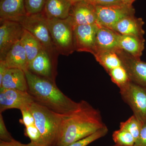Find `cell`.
<instances>
[{
  "mask_svg": "<svg viewBox=\"0 0 146 146\" xmlns=\"http://www.w3.org/2000/svg\"><path fill=\"white\" fill-rule=\"evenodd\" d=\"M131 81L146 87V62L121 49L116 51Z\"/></svg>",
  "mask_w": 146,
  "mask_h": 146,
  "instance_id": "30bf717a",
  "label": "cell"
},
{
  "mask_svg": "<svg viewBox=\"0 0 146 146\" xmlns=\"http://www.w3.org/2000/svg\"><path fill=\"white\" fill-rule=\"evenodd\" d=\"M108 74L110 77L112 82L116 84L119 89L127 85L131 81L123 65L113 69Z\"/></svg>",
  "mask_w": 146,
  "mask_h": 146,
  "instance_id": "603a6c76",
  "label": "cell"
},
{
  "mask_svg": "<svg viewBox=\"0 0 146 146\" xmlns=\"http://www.w3.org/2000/svg\"><path fill=\"white\" fill-rule=\"evenodd\" d=\"M143 125L133 115L125 121L120 123V128L125 129L131 133L136 141L139 137Z\"/></svg>",
  "mask_w": 146,
  "mask_h": 146,
  "instance_id": "cb8c5ba5",
  "label": "cell"
},
{
  "mask_svg": "<svg viewBox=\"0 0 146 146\" xmlns=\"http://www.w3.org/2000/svg\"><path fill=\"white\" fill-rule=\"evenodd\" d=\"M145 42L144 37L133 35L119 34L118 38V44L120 49L136 58H141L143 54Z\"/></svg>",
  "mask_w": 146,
  "mask_h": 146,
  "instance_id": "ffe728a7",
  "label": "cell"
},
{
  "mask_svg": "<svg viewBox=\"0 0 146 146\" xmlns=\"http://www.w3.org/2000/svg\"><path fill=\"white\" fill-rule=\"evenodd\" d=\"M98 28L97 24L74 25V42L75 51L79 52H88L94 54Z\"/></svg>",
  "mask_w": 146,
  "mask_h": 146,
  "instance_id": "8fae6325",
  "label": "cell"
},
{
  "mask_svg": "<svg viewBox=\"0 0 146 146\" xmlns=\"http://www.w3.org/2000/svg\"><path fill=\"white\" fill-rule=\"evenodd\" d=\"M123 146L120 145H117V144H115V145H112V146Z\"/></svg>",
  "mask_w": 146,
  "mask_h": 146,
  "instance_id": "74e56055",
  "label": "cell"
},
{
  "mask_svg": "<svg viewBox=\"0 0 146 146\" xmlns=\"http://www.w3.org/2000/svg\"><path fill=\"white\" fill-rule=\"evenodd\" d=\"M21 42L25 50L29 65L44 48L39 41L25 29Z\"/></svg>",
  "mask_w": 146,
  "mask_h": 146,
  "instance_id": "44dd1931",
  "label": "cell"
},
{
  "mask_svg": "<svg viewBox=\"0 0 146 146\" xmlns=\"http://www.w3.org/2000/svg\"><path fill=\"white\" fill-rule=\"evenodd\" d=\"M145 22L142 18L135 15L127 16L118 21L112 30L119 34L143 37L145 32L143 27Z\"/></svg>",
  "mask_w": 146,
  "mask_h": 146,
  "instance_id": "9a60e30c",
  "label": "cell"
},
{
  "mask_svg": "<svg viewBox=\"0 0 146 146\" xmlns=\"http://www.w3.org/2000/svg\"><path fill=\"white\" fill-rule=\"evenodd\" d=\"M25 146H47L46 145H37V144L33 143L31 142L29 143L25 144Z\"/></svg>",
  "mask_w": 146,
  "mask_h": 146,
  "instance_id": "d590c367",
  "label": "cell"
},
{
  "mask_svg": "<svg viewBox=\"0 0 146 146\" xmlns=\"http://www.w3.org/2000/svg\"><path fill=\"white\" fill-rule=\"evenodd\" d=\"M136 0H120L122 4L127 5H132V4Z\"/></svg>",
  "mask_w": 146,
  "mask_h": 146,
  "instance_id": "e575fe53",
  "label": "cell"
},
{
  "mask_svg": "<svg viewBox=\"0 0 146 146\" xmlns=\"http://www.w3.org/2000/svg\"><path fill=\"white\" fill-rule=\"evenodd\" d=\"M70 16L74 25L97 24L96 6L85 0L73 3Z\"/></svg>",
  "mask_w": 146,
  "mask_h": 146,
  "instance_id": "4fadbf2b",
  "label": "cell"
},
{
  "mask_svg": "<svg viewBox=\"0 0 146 146\" xmlns=\"http://www.w3.org/2000/svg\"><path fill=\"white\" fill-rule=\"evenodd\" d=\"M25 144L21 143L20 142L14 140L9 142H4L0 141V146H25Z\"/></svg>",
  "mask_w": 146,
  "mask_h": 146,
  "instance_id": "836d02e7",
  "label": "cell"
},
{
  "mask_svg": "<svg viewBox=\"0 0 146 146\" xmlns=\"http://www.w3.org/2000/svg\"><path fill=\"white\" fill-rule=\"evenodd\" d=\"M0 22V60H3L10 49L21 40L25 29L16 21L3 20Z\"/></svg>",
  "mask_w": 146,
  "mask_h": 146,
  "instance_id": "ba28073f",
  "label": "cell"
},
{
  "mask_svg": "<svg viewBox=\"0 0 146 146\" xmlns=\"http://www.w3.org/2000/svg\"><path fill=\"white\" fill-rule=\"evenodd\" d=\"M123 101L129 106L133 115L142 124H146V87L131 81L120 88Z\"/></svg>",
  "mask_w": 146,
  "mask_h": 146,
  "instance_id": "8992f818",
  "label": "cell"
},
{
  "mask_svg": "<svg viewBox=\"0 0 146 146\" xmlns=\"http://www.w3.org/2000/svg\"><path fill=\"white\" fill-rule=\"evenodd\" d=\"M72 113L62 115L56 146H65L89 136L106 126L99 110L81 100Z\"/></svg>",
  "mask_w": 146,
  "mask_h": 146,
  "instance_id": "6da1fadb",
  "label": "cell"
},
{
  "mask_svg": "<svg viewBox=\"0 0 146 146\" xmlns=\"http://www.w3.org/2000/svg\"><path fill=\"white\" fill-rule=\"evenodd\" d=\"M53 42L59 54L70 55L75 51L74 25L70 16L65 19H47Z\"/></svg>",
  "mask_w": 146,
  "mask_h": 146,
  "instance_id": "5b68a950",
  "label": "cell"
},
{
  "mask_svg": "<svg viewBox=\"0 0 146 146\" xmlns=\"http://www.w3.org/2000/svg\"><path fill=\"white\" fill-rule=\"evenodd\" d=\"M35 125L40 131L46 145L56 146L62 115L34 102L30 107Z\"/></svg>",
  "mask_w": 146,
  "mask_h": 146,
  "instance_id": "3957f363",
  "label": "cell"
},
{
  "mask_svg": "<svg viewBox=\"0 0 146 146\" xmlns=\"http://www.w3.org/2000/svg\"><path fill=\"white\" fill-rule=\"evenodd\" d=\"M94 56L97 62L104 68L107 73L123 65L121 60L116 51L102 52L96 54Z\"/></svg>",
  "mask_w": 146,
  "mask_h": 146,
  "instance_id": "7402d4cb",
  "label": "cell"
},
{
  "mask_svg": "<svg viewBox=\"0 0 146 146\" xmlns=\"http://www.w3.org/2000/svg\"><path fill=\"white\" fill-rule=\"evenodd\" d=\"M133 146H146V124L143 125L139 137Z\"/></svg>",
  "mask_w": 146,
  "mask_h": 146,
  "instance_id": "1f68e13d",
  "label": "cell"
},
{
  "mask_svg": "<svg viewBox=\"0 0 146 146\" xmlns=\"http://www.w3.org/2000/svg\"><path fill=\"white\" fill-rule=\"evenodd\" d=\"M47 0H25L27 14L42 13Z\"/></svg>",
  "mask_w": 146,
  "mask_h": 146,
  "instance_id": "4316f807",
  "label": "cell"
},
{
  "mask_svg": "<svg viewBox=\"0 0 146 146\" xmlns=\"http://www.w3.org/2000/svg\"><path fill=\"white\" fill-rule=\"evenodd\" d=\"M95 6H109L122 4L120 0H85Z\"/></svg>",
  "mask_w": 146,
  "mask_h": 146,
  "instance_id": "4dcf8cb0",
  "label": "cell"
},
{
  "mask_svg": "<svg viewBox=\"0 0 146 146\" xmlns=\"http://www.w3.org/2000/svg\"><path fill=\"white\" fill-rule=\"evenodd\" d=\"M57 64L53 61L47 52L42 49L29 64L28 70L36 75L56 83Z\"/></svg>",
  "mask_w": 146,
  "mask_h": 146,
  "instance_id": "7c38bea8",
  "label": "cell"
},
{
  "mask_svg": "<svg viewBox=\"0 0 146 146\" xmlns=\"http://www.w3.org/2000/svg\"><path fill=\"white\" fill-rule=\"evenodd\" d=\"M108 132V128L106 125L89 136L65 146H87L94 141L104 137Z\"/></svg>",
  "mask_w": 146,
  "mask_h": 146,
  "instance_id": "484cf974",
  "label": "cell"
},
{
  "mask_svg": "<svg viewBox=\"0 0 146 146\" xmlns=\"http://www.w3.org/2000/svg\"><path fill=\"white\" fill-rule=\"evenodd\" d=\"M24 29L31 33L41 43L53 61L58 64L59 54L56 48L47 24V19L43 13L28 15L18 19Z\"/></svg>",
  "mask_w": 146,
  "mask_h": 146,
  "instance_id": "277c9868",
  "label": "cell"
},
{
  "mask_svg": "<svg viewBox=\"0 0 146 146\" xmlns=\"http://www.w3.org/2000/svg\"><path fill=\"white\" fill-rule=\"evenodd\" d=\"M3 60L8 69L19 68L25 71L28 70L29 64L21 40L10 49Z\"/></svg>",
  "mask_w": 146,
  "mask_h": 146,
  "instance_id": "d6986e66",
  "label": "cell"
},
{
  "mask_svg": "<svg viewBox=\"0 0 146 146\" xmlns=\"http://www.w3.org/2000/svg\"><path fill=\"white\" fill-rule=\"evenodd\" d=\"M27 15L25 0H0V21H17Z\"/></svg>",
  "mask_w": 146,
  "mask_h": 146,
  "instance_id": "2e32d148",
  "label": "cell"
},
{
  "mask_svg": "<svg viewBox=\"0 0 146 146\" xmlns=\"http://www.w3.org/2000/svg\"><path fill=\"white\" fill-rule=\"evenodd\" d=\"M34 102L28 91L0 88V113L13 108L21 110Z\"/></svg>",
  "mask_w": 146,
  "mask_h": 146,
  "instance_id": "9c48e42d",
  "label": "cell"
},
{
  "mask_svg": "<svg viewBox=\"0 0 146 146\" xmlns=\"http://www.w3.org/2000/svg\"><path fill=\"white\" fill-rule=\"evenodd\" d=\"M96 6L97 24L110 29L122 18L135 15V10L132 5L120 4Z\"/></svg>",
  "mask_w": 146,
  "mask_h": 146,
  "instance_id": "52a82bcc",
  "label": "cell"
},
{
  "mask_svg": "<svg viewBox=\"0 0 146 146\" xmlns=\"http://www.w3.org/2000/svg\"><path fill=\"white\" fill-rule=\"evenodd\" d=\"M25 134L30 139L32 143L37 145H46L40 131L35 125L25 127Z\"/></svg>",
  "mask_w": 146,
  "mask_h": 146,
  "instance_id": "83f0119b",
  "label": "cell"
},
{
  "mask_svg": "<svg viewBox=\"0 0 146 146\" xmlns=\"http://www.w3.org/2000/svg\"><path fill=\"white\" fill-rule=\"evenodd\" d=\"M0 139L4 142H11L15 140L6 127L1 113H0Z\"/></svg>",
  "mask_w": 146,
  "mask_h": 146,
  "instance_id": "f546056e",
  "label": "cell"
},
{
  "mask_svg": "<svg viewBox=\"0 0 146 146\" xmlns=\"http://www.w3.org/2000/svg\"><path fill=\"white\" fill-rule=\"evenodd\" d=\"M69 1H70L72 3H74L76 2L79 1H82V0H69Z\"/></svg>",
  "mask_w": 146,
  "mask_h": 146,
  "instance_id": "8d00e7d4",
  "label": "cell"
},
{
  "mask_svg": "<svg viewBox=\"0 0 146 146\" xmlns=\"http://www.w3.org/2000/svg\"><path fill=\"white\" fill-rule=\"evenodd\" d=\"M112 138L115 144L121 146H133L136 141L131 133L120 128L113 132Z\"/></svg>",
  "mask_w": 146,
  "mask_h": 146,
  "instance_id": "d4e9b609",
  "label": "cell"
},
{
  "mask_svg": "<svg viewBox=\"0 0 146 146\" xmlns=\"http://www.w3.org/2000/svg\"><path fill=\"white\" fill-rule=\"evenodd\" d=\"M1 88L28 91V86L25 71L19 68H9L0 83Z\"/></svg>",
  "mask_w": 146,
  "mask_h": 146,
  "instance_id": "ac0fdd59",
  "label": "cell"
},
{
  "mask_svg": "<svg viewBox=\"0 0 146 146\" xmlns=\"http://www.w3.org/2000/svg\"><path fill=\"white\" fill-rule=\"evenodd\" d=\"M28 90L35 102L61 115H68L76 110L80 103L63 94L56 83L25 71Z\"/></svg>",
  "mask_w": 146,
  "mask_h": 146,
  "instance_id": "7a4b0ae2",
  "label": "cell"
},
{
  "mask_svg": "<svg viewBox=\"0 0 146 146\" xmlns=\"http://www.w3.org/2000/svg\"><path fill=\"white\" fill-rule=\"evenodd\" d=\"M30 107L31 106L24 108L21 110L23 116V119L21 120V123L25 127L35 125L34 118L31 110Z\"/></svg>",
  "mask_w": 146,
  "mask_h": 146,
  "instance_id": "f1b7e54d",
  "label": "cell"
},
{
  "mask_svg": "<svg viewBox=\"0 0 146 146\" xmlns=\"http://www.w3.org/2000/svg\"><path fill=\"white\" fill-rule=\"evenodd\" d=\"M72 4L69 0H47L42 13L48 20L66 19Z\"/></svg>",
  "mask_w": 146,
  "mask_h": 146,
  "instance_id": "e0dca14e",
  "label": "cell"
},
{
  "mask_svg": "<svg viewBox=\"0 0 146 146\" xmlns=\"http://www.w3.org/2000/svg\"><path fill=\"white\" fill-rule=\"evenodd\" d=\"M8 69L4 61L0 60V83L1 82L3 78Z\"/></svg>",
  "mask_w": 146,
  "mask_h": 146,
  "instance_id": "d6a6232c",
  "label": "cell"
},
{
  "mask_svg": "<svg viewBox=\"0 0 146 146\" xmlns=\"http://www.w3.org/2000/svg\"><path fill=\"white\" fill-rule=\"evenodd\" d=\"M97 25L98 28L94 55L102 52L116 51L120 49L118 44V38L119 34L112 29Z\"/></svg>",
  "mask_w": 146,
  "mask_h": 146,
  "instance_id": "5bb4252c",
  "label": "cell"
}]
</instances>
